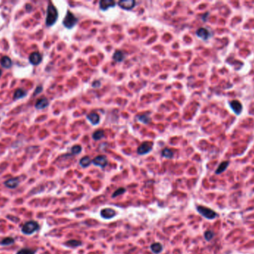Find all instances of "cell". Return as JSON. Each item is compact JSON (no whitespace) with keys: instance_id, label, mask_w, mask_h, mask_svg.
Returning <instances> with one entry per match:
<instances>
[{"instance_id":"6da1fadb","label":"cell","mask_w":254,"mask_h":254,"mask_svg":"<svg viewBox=\"0 0 254 254\" xmlns=\"http://www.w3.org/2000/svg\"><path fill=\"white\" fill-rule=\"evenodd\" d=\"M58 11L52 3H49L47 9L45 24L47 26H52L58 19Z\"/></svg>"},{"instance_id":"7a4b0ae2","label":"cell","mask_w":254,"mask_h":254,"mask_svg":"<svg viewBox=\"0 0 254 254\" xmlns=\"http://www.w3.org/2000/svg\"><path fill=\"white\" fill-rule=\"evenodd\" d=\"M196 209L199 214L201 215L203 217H204L207 219L213 220L218 216V214L214 210L211 209L210 208H208V207H204V206H198L196 207Z\"/></svg>"},{"instance_id":"3957f363","label":"cell","mask_w":254,"mask_h":254,"mask_svg":"<svg viewBox=\"0 0 254 254\" xmlns=\"http://www.w3.org/2000/svg\"><path fill=\"white\" fill-rule=\"evenodd\" d=\"M77 22L78 19L71 11H68L65 18L63 21V24L66 28L71 29L76 26V24L77 23Z\"/></svg>"},{"instance_id":"277c9868","label":"cell","mask_w":254,"mask_h":254,"mask_svg":"<svg viewBox=\"0 0 254 254\" xmlns=\"http://www.w3.org/2000/svg\"><path fill=\"white\" fill-rule=\"evenodd\" d=\"M40 228L38 223L34 221H30L25 224L22 228V232L25 235H31Z\"/></svg>"},{"instance_id":"5b68a950","label":"cell","mask_w":254,"mask_h":254,"mask_svg":"<svg viewBox=\"0 0 254 254\" xmlns=\"http://www.w3.org/2000/svg\"><path fill=\"white\" fill-rule=\"evenodd\" d=\"M153 143L151 142H143L137 148V154L139 155H144L148 153H150L152 149Z\"/></svg>"},{"instance_id":"8992f818","label":"cell","mask_w":254,"mask_h":254,"mask_svg":"<svg viewBox=\"0 0 254 254\" xmlns=\"http://www.w3.org/2000/svg\"><path fill=\"white\" fill-rule=\"evenodd\" d=\"M195 34H196L198 37L202 39L203 40H209L211 37H212V33L208 29L205 28H198L196 31V32H195Z\"/></svg>"},{"instance_id":"52a82bcc","label":"cell","mask_w":254,"mask_h":254,"mask_svg":"<svg viewBox=\"0 0 254 254\" xmlns=\"http://www.w3.org/2000/svg\"><path fill=\"white\" fill-rule=\"evenodd\" d=\"M92 163L103 169L108 164V160H107L106 156L104 155H100V156H97L94 158V160H92Z\"/></svg>"},{"instance_id":"ba28073f","label":"cell","mask_w":254,"mask_h":254,"mask_svg":"<svg viewBox=\"0 0 254 254\" xmlns=\"http://www.w3.org/2000/svg\"><path fill=\"white\" fill-rule=\"evenodd\" d=\"M118 5L123 10H132L136 5V2L135 0H123V1H120L118 2Z\"/></svg>"},{"instance_id":"9c48e42d","label":"cell","mask_w":254,"mask_h":254,"mask_svg":"<svg viewBox=\"0 0 254 254\" xmlns=\"http://www.w3.org/2000/svg\"><path fill=\"white\" fill-rule=\"evenodd\" d=\"M115 2L112 1V0H101L100 2H99L100 8V10L104 11H107L110 7H115Z\"/></svg>"},{"instance_id":"30bf717a","label":"cell","mask_w":254,"mask_h":254,"mask_svg":"<svg viewBox=\"0 0 254 254\" xmlns=\"http://www.w3.org/2000/svg\"><path fill=\"white\" fill-rule=\"evenodd\" d=\"M42 59V57L41 54H40L37 51L31 53L30 57H29V61H30V63L35 66L39 65L41 63Z\"/></svg>"},{"instance_id":"8fae6325","label":"cell","mask_w":254,"mask_h":254,"mask_svg":"<svg viewBox=\"0 0 254 254\" xmlns=\"http://www.w3.org/2000/svg\"><path fill=\"white\" fill-rule=\"evenodd\" d=\"M116 212L111 208H105L100 211V215L105 219H110L115 216Z\"/></svg>"},{"instance_id":"7c38bea8","label":"cell","mask_w":254,"mask_h":254,"mask_svg":"<svg viewBox=\"0 0 254 254\" xmlns=\"http://www.w3.org/2000/svg\"><path fill=\"white\" fill-rule=\"evenodd\" d=\"M230 106L231 109L233 110L236 115H240L242 111V104L240 103L237 100H233L232 102H230Z\"/></svg>"},{"instance_id":"4fadbf2b","label":"cell","mask_w":254,"mask_h":254,"mask_svg":"<svg viewBox=\"0 0 254 254\" xmlns=\"http://www.w3.org/2000/svg\"><path fill=\"white\" fill-rule=\"evenodd\" d=\"M49 105V100L46 98H41L37 100V102L35 104V107L37 110L45 109Z\"/></svg>"},{"instance_id":"5bb4252c","label":"cell","mask_w":254,"mask_h":254,"mask_svg":"<svg viewBox=\"0 0 254 254\" xmlns=\"http://www.w3.org/2000/svg\"><path fill=\"white\" fill-rule=\"evenodd\" d=\"M19 184H20V181H19L18 178L16 177L11 178L5 182V185L9 189H15L16 187L18 186Z\"/></svg>"},{"instance_id":"9a60e30c","label":"cell","mask_w":254,"mask_h":254,"mask_svg":"<svg viewBox=\"0 0 254 254\" xmlns=\"http://www.w3.org/2000/svg\"><path fill=\"white\" fill-rule=\"evenodd\" d=\"M86 118L93 125H96L97 124H99L100 122V116L97 113H90V114L87 115Z\"/></svg>"},{"instance_id":"2e32d148","label":"cell","mask_w":254,"mask_h":254,"mask_svg":"<svg viewBox=\"0 0 254 254\" xmlns=\"http://www.w3.org/2000/svg\"><path fill=\"white\" fill-rule=\"evenodd\" d=\"M0 64L2 67L6 68V69H9L12 66V61H11V59L7 56H3L1 58V60H0Z\"/></svg>"},{"instance_id":"e0dca14e","label":"cell","mask_w":254,"mask_h":254,"mask_svg":"<svg viewBox=\"0 0 254 254\" xmlns=\"http://www.w3.org/2000/svg\"><path fill=\"white\" fill-rule=\"evenodd\" d=\"M112 58H113V60L115 62H118V63L122 62L125 58L124 53L122 51H121V50H117V51H115V53H114Z\"/></svg>"},{"instance_id":"ac0fdd59","label":"cell","mask_w":254,"mask_h":254,"mask_svg":"<svg viewBox=\"0 0 254 254\" xmlns=\"http://www.w3.org/2000/svg\"><path fill=\"white\" fill-rule=\"evenodd\" d=\"M229 164H230L229 161L222 162V163L219 164V165L218 166L216 170V174H222V173H223L224 171H225V170L227 169V167L229 166Z\"/></svg>"},{"instance_id":"d6986e66","label":"cell","mask_w":254,"mask_h":254,"mask_svg":"<svg viewBox=\"0 0 254 254\" xmlns=\"http://www.w3.org/2000/svg\"><path fill=\"white\" fill-rule=\"evenodd\" d=\"M136 119H137V121L142 122V123L145 124V125H148V124H150V122H151V119H150V116L148 114L139 115V116H136Z\"/></svg>"},{"instance_id":"ffe728a7","label":"cell","mask_w":254,"mask_h":254,"mask_svg":"<svg viewBox=\"0 0 254 254\" xmlns=\"http://www.w3.org/2000/svg\"><path fill=\"white\" fill-rule=\"evenodd\" d=\"M26 95H27V91H25V89H16V92L14 93V95H13V98H14L15 100L20 99V98H23V97H25Z\"/></svg>"},{"instance_id":"44dd1931","label":"cell","mask_w":254,"mask_h":254,"mask_svg":"<svg viewBox=\"0 0 254 254\" xmlns=\"http://www.w3.org/2000/svg\"><path fill=\"white\" fill-rule=\"evenodd\" d=\"M150 249H151V251L155 254H158L160 253L163 250V247L161 244L160 243H154L150 246Z\"/></svg>"},{"instance_id":"7402d4cb","label":"cell","mask_w":254,"mask_h":254,"mask_svg":"<svg viewBox=\"0 0 254 254\" xmlns=\"http://www.w3.org/2000/svg\"><path fill=\"white\" fill-rule=\"evenodd\" d=\"M92 163V160H91L89 156H84L80 160V165L83 168H86L91 165Z\"/></svg>"},{"instance_id":"603a6c76","label":"cell","mask_w":254,"mask_h":254,"mask_svg":"<svg viewBox=\"0 0 254 254\" xmlns=\"http://www.w3.org/2000/svg\"><path fill=\"white\" fill-rule=\"evenodd\" d=\"M105 136V132L104 131H102V130H98V131H96L95 132L93 133L92 135V137H93V140H100L101 139H103Z\"/></svg>"},{"instance_id":"cb8c5ba5","label":"cell","mask_w":254,"mask_h":254,"mask_svg":"<svg viewBox=\"0 0 254 254\" xmlns=\"http://www.w3.org/2000/svg\"><path fill=\"white\" fill-rule=\"evenodd\" d=\"M65 245L69 246L70 247H79V246H81L82 242L80 241H78V240H69V241L65 242Z\"/></svg>"},{"instance_id":"d4e9b609","label":"cell","mask_w":254,"mask_h":254,"mask_svg":"<svg viewBox=\"0 0 254 254\" xmlns=\"http://www.w3.org/2000/svg\"><path fill=\"white\" fill-rule=\"evenodd\" d=\"M162 156L165 158H167V159H172L173 157V151H171L170 149L169 148H165L162 151Z\"/></svg>"},{"instance_id":"484cf974","label":"cell","mask_w":254,"mask_h":254,"mask_svg":"<svg viewBox=\"0 0 254 254\" xmlns=\"http://www.w3.org/2000/svg\"><path fill=\"white\" fill-rule=\"evenodd\" d=\"M14 243V239L13 238H3V239L1 241L0 244L3 246H7V245H11L12 244Z\"/></svg>"},{"instance_id":"4316f807","label":"cell","mask_w":254,"mask_h":254,"mask_svg":"<svg viewBox=\"0 0 254 254\" xmlns=\"http://www.w3.org/2000/svg\"><path fill=\"white\" fill-rule=\"evenodd\" d=\"M204 238L206 239V241H211V240L213 238V237H214V232L211 230H207L205 232H204Z\"/></svg>"},{"instance_id":"83f0119b","label":"cell","mask_w":254,"mask_h":254,"mask_svg":"<svg viewBox=\"0 0 254 254\" xmlns=\"http://www.w3.org/2000/svg\"><path fill=\"white\" fill-rule=\"evenodd\" d=\"M81 151H82V147L80 145H76L71 148V153L74 155L79 154L81 152Z\"/></svg>"},{"instance_id":"f1b7e54d","label":"cell","mask_w":254,"mask_h":254,"mask_svg":"<svg viewBox=\"0 0 254 254\" xmlns=\"http://www.w3.org/2000/svg\"><path fill=\"white\" fill-rule=\"evenodd\" d=\"M16 254H35V251L31 249L24 248L18 251Z\"/></svg>"},{"instance_id":"f546056e","label":"cell","mask_w":254,"mask_h":254,"mask_svg":"<svg viewBox=\"0 0 254 254\" xmlns=\"http://www.w3.org/2000/svg\"><path fill=\"white\" fill-rule=\"evenodd\" d=\"M125 192H126V189H125L124 188H119V189H117V190H116L115 192L113 193V194H112V198H116V197L119 196V195H121V194H123Z\"/></svg>"},{"instance_id":"4dcf8cb0","label":"cell","mask_w":254,"mask_h":254,"mask_svg":"<svg viewBox=\"0 0 254 254\" xmlns=\"http://www.w3.org/2000/svg\"><path fill=\"white\" fill-rule=\"evenodd\" d=\"M101 85V83L100 81H94L93 83H92V87L94 88H97V87H100Z\"/></svg>"},{"instance_id":"1f68e13d","label":"cell","mask_w":254,"mask_h":254,"mask_svg":"<svg viewBox=\"0 0 254 254\" xmlns=\"http://www.w3.org/2000/svg\"><path fill=\"white\" fill-rule=\"evenodd\" d=\"M42 91V86H39V87H36V89H35V92L34 93V95H37L39 93H40Z\"/></svg>"},{"instance_id":"d6a6232c","label":"cell","mask_w":254,"mask_h":254,"mask_svg":"<svg viewBox=\"0 0 254 254\" xmlns=\"http://www.w3.org/2000/svg\"><path fill=\"white\" fill-rule=\"evenodd\" d=\"M2 70L0 69V77L2 76Z\"/></svg>"}]
</instances>
